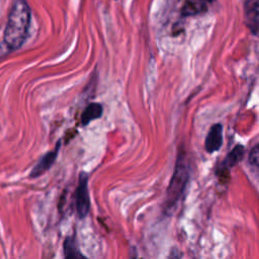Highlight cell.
Wrapping results in <instances>:
<instances>
[{"label":"cell","instance_id":"3","mask_svg":"<svg viewBox=\"0 0 259 259\" xmlns=\"http://www.w3.org/2000/svg\"><path fill=\"white\" fill-rule=\"evenodd\" d=\"M76 212L80 220L86 218L90 210V196L88 191V174L81 172L79 175L78 186L75 194Z\"/></svg>","mask_w":259,"mask_h":259},{"label":"cell","instance_id":"10","mask_svg":"<svg viewBox=\"0 0 259 259\" xmlns=\"http://www.w3.org/2000/svg\"><path fill=\"white\" fill-rule=\"evenodd\" d=\"M258 158H259V153H258V146H254V148L251 150L249 154V163L251 166L257 168L258 167Z\"/></svg>","mask_w":259,"mask_h":259},{"label":"cell","instance_id":"11","mask_svg":"<svg viewBox=\"0 0 259 259\" xmlns=\"http://www.w3.org/2000/svg\"><path fill=\"white\" fill-rule=\"evenodd\" d=\"M196 11H197V9H196V6H195V4H193V3H191V2H186L185 4H184V6H183V9H182V14L183 15H191V14H194V13H196Z\"/></svg>","mask_w":259,"mask_h":259},{"label":"cell","instance_id":"8","mask_svg":"<svg viewBox=\"0 0 259 259\" xmlns=\"http://www.w3.org/2000/svg\"><path fill=\"white\" fill-rule=\"evenodd\" d=\"M244 153H245V149L242 145H237L226 157V159L224 160L221 169H226L229 170L230 168L234 167L235 165H237L244 157Z\"/></svg>","mask_w":259,"mask_h":259},{"label":"cell","instance_id":"4","mask_svg":"<svg viewBox=\"0 0 259 259\" xmlns=\"http://www.w3.org/2000/svg\"><path fill=\"white\" fill-rule=\"evenodd\" d=\"M61 147V142H58V144L56 145V148L53 151L48 152L47 154H45L39 161L35 164V166L32 168V170L30 171L29 174V178H37L40 175H42L44 173H46L55 163L58 154H59V150Z\"/></svg>","mask_w":259,"mask_h":259},{"label":"cell","instance_id":"1","mask_svg":"<svg viewBox=\"0 0 259 259\" xmlns=\"http://www.w3.org/2000/svg\"><path fill=\"white\" fill-rule=\"evenodd\" d=\"M30 9L25 0H14L3 34V46L8 52L19 49L28 32Z\"/></svg>","mask_w":259,"mask_h":259},{"label":"cell","instance_id":"9","mask_svg":"<svg viewBox=\"0 0 259 259\" xmlns=\"http://www.w3.org/2000/svg\"><path fill=\"white\" fill-rule=\"evenodd\" d=\"M102 112H103V109L99 103H95V102L90 103L89 105L86 106V108L84 109L81 115L82 124L86 125L92 120L99 118L102 115Z\"/></svg>","mask_w":259,"mask_h":259},{"label":"cell","instance_id":"5","mask_svg":"<svg viewBox=\"0 0 259 259\" xmlns=\"http://www.w3.org/2000/svg\"><path fill=\"white\" fill-rule=\"evenodd\" d=\"M223 145V126L221 123L213 124L205 138L204 147L207 153L212 154L221 149Z\"/></svg>","mask_w":259,"mask_h":259},{"label":"cell","instance_id":"6","mask_svg":"<svg viewBox=\"0 0 259 259\" xmlns=\"http://www.w3.org/2000/svg\"><path fill=\"white\" fill-rule=\"evenodd\" d=\"M258 0H246L245 1V19L246 23L253 34H257L258 31Z\"/></svg>","mask_w":259,"mask_h":259},{"label":"cell","instance_id":"12","mask_svg":"<svg viewBox=\"0 0 259 259\" xmlns=\"http://www.w3.org/2000/svg\"><path fill=\"white\" fill-rule=\"evenodd\" d=\"M207 2H212V1H214V0H206Z\"/></svg>","mask_w":259,"mask_h":259},{"label":"cell","instance_id":"7","mask_svg":"<svg viewBox=\"0 0 259 259\" xmlns=\"http://www.w3.org/2000/svg\"><path fill=\"white\" fill-rule=\"evenodd\" d=\"M64 259H88L79 249L76 244L75 236H68L64 240Z\"/></svg>","mask_w":259,"mask_h":259},{"label":"cell","instance_id":"2","mask_svg":"<svg viewBox=\"0 0 259 259\" xmlns=\"http://www.w3.org/2000/svg\"><path fill=\"white\" fill-rule=\"evenodd\" d=\"M189 181V169L182 152L177 156L173 175L170 179L166 196L164 200L163 209L166 214H171L177 204L185 195V190Z\"/></svg>","mask_w":259,"mask_h":259}]
</instances>
